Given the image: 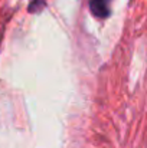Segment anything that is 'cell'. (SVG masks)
<instances>
[{
    "label": "cell",
    "mask_w": 147,
    "mask_h": 148,
    "mask_svg": "<svg viewBox=\"0 0 147 148\" xmlns=\"http://www.w3.org/2000/svg\"><path fill=\"white\" fill-rule=\"evenodd\" d=\"M111 0H90V9L94 16L99 19H105L110 14Z\"/></svg>",
    "instance_id": "obj_1"
}]
</instances>
